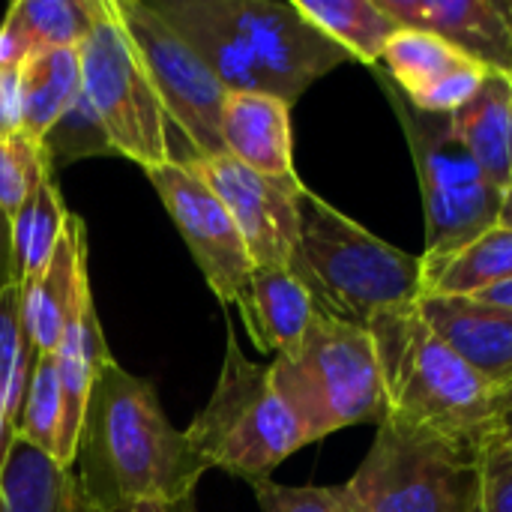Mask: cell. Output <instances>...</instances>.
Returning <instances> with one entry per match:
<instances>
[{"mask_svg": "<svg viewBox=\"0 0 512 512\" xmlns=\"http://www.w3.org/2000/svg\"><path fill=\"white\" fill-rule=\"evenodd\" d=\"M426 324L495 390L512 381V312L474 297L423 294L417 300Z\"/></svg>", "mask_w": 512, "mask_h": 512, "instance_id": "cell-15", "label": "cell"}, {"mask_svg": "<svg viewBox=\"0 0 512 512\" xmlns=\"http://www.w3.org/2000/svg\"><path fill=\"white\" fill-rule=\"evenodd\" d=\"M411 105L429 114H453L486 78V66L435 33L399 27L378 63Z\"/></svg>", "mask_w": 512, "mask_h": 512, "instance_id": "cell-13", "label": "cell"}, {"mask_svg": "<svg viewBox=\"0 0 512 512\" xmlns=\"http://www.w3.org/2000/svg\"><path fill=\"white\" fill-rule=\"evenodd\" d=\"M297 9L333 42L369 69L381 63L384 48L399 33V21L381 0H294Z\"/></svg>", "mask_w": 512, "mask_h": 512, "instance_id": "cell-25", "label": "cell"}, {"mask_svg": "<svg viewBox=\"0 0 512 512\" xmlns=\"http://www.w3.org/2000/svg\"><path fill=\"white\" fill-rule=\"evenodd\" d=\"M512 279V228L495 225L444 258H423V294L474 297Z\"/></svg>", "mask_w": 512, "mask_h": 512, "instance_id": "cell-24", "label": "cell"}, {"mask_svg": "<svg viewBox=\"0 0 512 512\" xmlns=\"http://www.w3.org/2000/svg\"><path fill=\"white\" fill-rule=\"evenodd\" d=\"M510 444L512 447V381L492 393V429L489 444Z\"/></svg>", "mask_w": 512, "mask_h": 512, "instance_id": "cell-34", "label": "cell"}, {"mask_svg": "<svg viewBox=\"0 0 512 512\" xmlns=\"http://www.w3.org/2000/svg\"><path fill=\"white\" fill-rule=\"evenodd\" d=\"M102 15V0H15L0 24V66L18 69L27 57L81 48Z\"/></svg>", "mask_w": 512, "mask_h": 512, "instance_id": "cell-19", "label": "cell"}, {"mask_svg": "<svg viewBox=\"0 0 512 512\" xmlns=\"http://www.w3.org/2000/svg\"><path fill=\"white\" fill-rule=\"evenodd\" d=\"M378 348L387 420L480 450L492 429V387L426 324L417 306L369 324Z\"/></svg>", "mask_w": 512, "mask_h": 512, "instance_id": "cell-3", "label": "cell"}, {"mask_svg": "<svg viewBox=\"0 0 512 512\" xmlns=\"http://www.w3.org/2000/svg\"><path fill=\"white\" fill-rule=\"evenodd\" d=\"M222 306L246 300L255 261L222 198L183 162L144 171Z\"/></svg>", "mask_w": 512, "mask_h": 512, "instance_id": "cell-11", "label": "cell"}, {"mask_svg": "<svg viewBox=\"0 0 512 512\" xmlns=\"http://www.w3.org/2000/svg\"><path fill=\"white\" fill-rule=\"evenodd\" d=\"M54 360H57L60 396H63V426H60V441H57L54 462L63 465V468H72L90 390H93L99 372L114 360L108 345H105V333H102V324H99V315H96L90 285L81 291L78 306L72 309V315H69V321L63 327Z\"/></svg>", "mask_w": 512, "mask_h": 512, "instance_id": "cell-16", "label": "cell"}, {"mask_svg": "<svg viewBox=\"0 0 512 512\" xmlns=\"http://www.w3.org/2000/svg\"><path fill=\"white\" fill-rule=\"evenodd\" d=\"M477 512H512V447L486 444L480 453Z\"/></svg>", "mask_w": 512, "mask_h": 512, "instance_id": "cell-32", "label": "cell"}, {"mask_svg": "<svg viewBox=\"0 0 512 512\" xmlns=\"http://www.w3.org/2000/svg\"><path fill=\"white\" fill-rule=\"evenodd\" d=\"M174 162L192 168L222 198L255 267L291 270L300 240V198L306 192V183L297 174H261L228 153L183 156Z\"/></svg>", "mask_w": 512, "mask_h": 512, "instance_id": "cell-12", "label": "cell"}, {"mask_svg": "<svg viewBox=\"0 0 512 512\" xmlns=\"http://www.w3.org/2000/svg\"><path fill=\"white\" fill-rule=\"evenodd\" d=\"M225 360L210 402L189 423L186 438L195 453L246 483L270 474L309 444L300 420L279 396L270 363H252L225 321Z\"/></svg>", "mask_w": 512, "mask_h": 512, "instance_id": "cell-6", "label": "cell"}, {"mask_svg": "<svg viewBox=\"0 0 512 512\" xmlns=\"http://www.w3.org/2000/svg\"><path fill=\"white\" fill-rule=\"evenodd\" d=\"M261 512H354L348 486H282L273 480L249 483Z\"/></svg>", "mask_w": 512, "mask_h": 512, "instance_id": "cell-31", "label": "cell"}, {"mask_svg": "<svg viewBox=\"0 0 512 512\" xmlns=\"http://www.w3.org/2000/svg\"><path fill=\"white\" fill-rule=\"evenodd\" d=\"M345 486L354 512H477L480 450L384 420Z\"/></svg>", "mask_w": 512, "mask_h": 512, "instance_id": "cell-8", "label": "cell"}, {"mask_svg": "<svg viewBox=\"0 0 512 512\" xmlns=\"http://www.w3.org/2000/svg\"><path fill=\"white\" fill-rule=\"evenodd\" d=\"M75 465L84 489L108 512L189 498L210 471L186 432L165 417L153 384L129 375L117 360L90 390Z\"/></svg>", "mask_w": 512, "mask_h": 512, "instance_id": "cell-1", "label": "cell"}, {"mask_svg": "<svg viewBox=\"0 0 512 512\" xmlns=\"http://www.w3.org/2000/svg\"><path fill=\"white\" fill-rule=\"evenodd\" d=\"M60 426H63V396H60V375H57V360L54 354H42L36 360L21 414H18V441L48 453L54 459L57 441H60Z\"/></svg>", "mask_w": 512, "mask_h": 512, "instance_id": "cell-28", "label": "cell"}, {"mask_svg": "<svg viewBox=\"0 0 512 512\" xmlns=\"http://www.w3.org/2000/svg\"><path fill=\"white\" fill-rule=\"evenodd\" d=\"M15 441H18L15 420H12L9 405H6V396H3V390H0V474H3V468H6V459H9Z\"/></svg>", "mask_w": 512, "mask_h": 512, "instance_id": "cell-36", "label": "cell"}, {"mask_svg": "<svg viewBox=\"0 0 512 512\" xmlns=\"http://www.w3.org/2000/svg\"><path fill=\"white\" fill-rule=\"evenodd\" d=\"M120 512H198V507H195V495H189L180 501H138Z\"/></svg>", "mask_w": 512, "mask_h": 512, "instance_id": "cell-37", "label": "cell"}, {"mask_svg": "<svg viewBox=\"0 0 512 512\" xmlns=\"http://www.w3.org/2000/svg\"><path fill=\"white\" fill-rule=\"evenodd\" d=\"M18 282L15 276V243H12V216L0 207V297Z\"/></svg>", "mask_w": 512, "mask_h": 512, "instance_id": "cell-35", "label": "cell"}, {"mask_svg": "<svg viewBox=\"0 0 512 512\" xmlns=\"http://www.w3.org/2000/svg\"><path fill=\"white\" fill-rule=\"evenodd\" d=\"M237 309L255 348L270 357L297 351L315 318L309 288L282 267H255L246 300Z\"/></svg>", "mask_w": 512, "mask_h": 512, "instance_id": "cell-20", "label": "cell"}, {"mask_svg": "<svg viewBox=\"0 0 512 512\" xmlns=\"http://www.w3.org/2000/svg\"><path fill=\"white\" fill-rule=\"evenodd\" d=\"M36 360L39 354L24 324V285L15 282L0 297V390L6 396V405L15 423L27 396Z\"/></svg>", "mask_w": 512, "mask_h": 512, "instance_id": "cell-27", "label": "cell"}, {"mask_svg": "<svg viewBox=\"0 0 512 512\" xmlns=\"http://www.w3.org/2000/svg\"><path fill=\"white\" fill-rule=\"evenodd\" d=\"M225 153L252 171L291 177L294 171V135L291 105L267 93H228L222 111Z\"/></svg>", "mask_w": 512, "mask_h": 512, "instance_id": "cell-18", "label": "cell"}, {"mask_svg": "<svg viewBox=\"0 0 512 512\" xmlns=\"http://www.w3.org/2000/svg\"><path fill=\"white\" fill-rule=\"evenodd\" d=\"M87 285V231L81 216L69 213L45 273L24 285V324L39 357L57 351L63 327Z\"/></svg>", "mask_w": 512, "mask_h": 512, "instance_id": "cell-17", "label": "cell"}, {"mask_svg": "<svg viewBox=\"0 0 512 512\" xmlns=\"http://www.w3.org/2000/svg\"><path fill=\"white\" fill-rule=\"evenodd\" d=\"M399 27L426 30L477 63L512 75V24L501 0H381Z\"/></svg>", "mask_w": 512, "mask_h": 512, "instance_id": "cell-14", "label": "cell"}, {"mask_svg": "<svg viewBox=\"0 0 512 512\" xmlns=\"http://www.w3.org/2000/svg\"><path fill=\"white\" fill-rule=\"evenodd\" d=\"M291 273L309 288L315 309L366 327L423 297V255H408L336 210L306 186L300 240Z\"/></svg>", "mask_w": 512, "mask_h": 512, "instance_id": "cell-4", "label": "cell"}, {"mask_svg": "<svg viewBox=\"0 0 512 512\" xmlns=\"http://www.w3.org/2000/svg\"><path fill=\"white\" fill-rule=\"evenodd\" d=\"M393 114L402 123L408 150L414 156L423 210H426V252L423 258H444L486 234L501 219L504 189H498L468 147L456 138L450 114H429L408 102L390 75L372 66Z\"/></svg>", "mask_w": 512, "mask_h": 512, "instance_id": "cell-7", "label": "cell"}, {"mask_svg": "<svg viewBox=\"0 0 512 512\" xmlns=\"http://www.w3.org/2000/svg\"><path fill=\"white\" fill-rule=\"evenodd\" d=\"M48 177H54V168L42 141L24 132L0 135V207L9 216H15Z\"/></svg>", "mask_w": 512, "mask_h": 512, "instance_id": "cell-30", "label": "cell"}, {"mask_svg": "<svg viewBox=\"0 0 512 512\" xmlns=\"http://www.w3.org/2000/svg\"><path fill=\"white\" fill-rule=\"evenodd\" d=\"M21 132L18 120V75L0 66V135Z\"/></svg>", "mask_w": 512, "mask_h": 512, "instance_id": "cell-33", "label": "cell"}, {"mask_svg": "<svg viewBox=\"0 0 512 512\" xmlns=\"http://www.w3.org/2000/svg\"><path fill=\"white\" fill-rule=\"evenodd\" d=\"M456 138L498 186L512 183V75L489 69L477 93L450 114Z\"/></svg>", "mask_w": 512, "mask_h": 512, "instance_id": "cell-21", "label": "cell"}, {"mask_svg": "<svg viewBox=\"0 0 512 512\" xmlns=\"http://www.w3.org/2000/svg\"><path fill=\"white\" fill-rule=\"evenodd\" d=\"M42 147L48 153L51 168L66 165V162H78V159H90V156H117L105 123L99 120V114L93 111V105L87 102L84 93L45 132Z\"/></svg>", "mask_w": 512, "mask_h": 512, "instance_id": "cell-29", "label": "cell"}, {"mask_svg": "<svg viewBox=\"0 0 512 512\" xmlns=\"http://www.w3.org/2000/svg\"><path fill=\"white\" fill-rule=\"evenodd\" d=\"M0 512H6V504H3V492H0Z\"/></svg>", "mask_w": 512, "mask_h": 512, "instance_id": "cell-41", "label": "cell"}, {"mask_svg": "<svg viewBox=\"0 0 512 512\" xmlns=\"http://www.w3.org/2000/svg\"><path fill=\"white\" fill-rule=\"evenodd\" d=\"M6 512H108L78 480L72 468L48 453L15 441L0 474Z\"/></svg>", "mask_w": 512, "mask_h": 512, "instance_id": "cell-22", "label": "cell"}, {"mask_svg": "<svg viewBox=\"0 0 512 512\" xmlns=\"http://www.w3.org/2000/svg\"><path fill=\"white\" fill-rule=\"evenodd\" d=\"M66 204L54 177L42 180L39 189L21 204L12 216V243H15V276L21 285L39 279L63 237L66 225Z\"/></svg>", "mask_w": 512, "mask_h": 512, "instance_id": "cell-26", "label": "cell"}, {"mask_svg": "<svg viewBox=\"0 0 512 512\" xmlns=\"http://www.w3.org/2000/svg\"><path fill=\"white\" fill-rule=\"evenodd\" d=\"M78 51L84 96L105 123L114 150L144 171L174 162L168 114L123 33L111 0H102V15Z\"/></svg>", "mask_w": 512, "mask_h": 512, "instance_id": "cell-9", "label": "cell"}, {"mask_svg": "<svg viewBox=\"0 0 512 512\" xmlns=\"http://www.w3.org/2000/svg\"><path fill=\"white\" fill-rule=\"evenodd\" d=\"M18 120L21 132L42 141L63 111L84 93L81 51L60 48L27 57L18 69Z\"/></svg>", "mask_w": 512, "mask_h": 512, "instance_id": "cell-23", "label": "cell"}, {"mask_svg": "<svg viewBox=\"0 0 512 512\" xmlns=\"http://www.w3.org/2000/svg\"><path fill=\"white\" fill-rule=\"evenodd\" d=\"M270 375L309 444L348 426L387 420L381 360L366 327L315 309L297 351L273 357Z\"/></svg>", "mask_w": 512, "mask_h": 512, "instance_id": "cell-5", "label": "cell"}, {"mask_svg": "<svg viewBox=\"0 0 512 512\" xmlns=\"http://www.w3.org/2000/svg\"><path fill=\"white\" fill-rule=\"evenodd\" d=\"M474 300L489 303V306H501V309H510L512 312V279H507V282H498V285H492V288H486V291L474 294Z\"/></svg>", "mask_w": 512, "mask_h": 512, "instance_id": "cell-38", "label": "cell"}, {"mask_svg": "<svg viewBox=\"0 0 512 512\" xmlns=\"http://www.w3.org/2000/svg\"><path fill=\"white\" fill-rule=\"evenodd\" d=\"M501 6H504V12H507V18H510L512 24V0H501Z\"/></svg>", "mask_w": 512, "mask_h": 512, "instance_id": "cell-40", "label": "cell"}, {"mask_svg": "<svg viewBox=\"0 0 512 512\" xmlns=\"http://www.w3.org/2000/svg\"><path fill=\"white\" fill-rule=\"evenodd\" d=\"M498 225H507V228H512V183H510V189L504 192V204H501V219H498Z\"/></svg>", "mask_w": 512, "mask_h": 512, "instance_id": "cell-39", "label": "cell"}, {"mask_svg": "<svg viewBox=\"0 0 512 512\" xmlns=\"http://www.w3.org/2000/svg\"><path fill=\"white\" fill-rule=\"evenodd\" d=\"M111 9L129 36L168 120L192 144L189 156H219L222 111L228 90L198 57V51L147 0H111Z\"/></svg>", "mask_w": 512, "mask_h": 512, "instance_id": "cell-10", "label": "cell"}, {"mask_svg": "<svg viewBox=\"0 0 512 512\" xmlns=\"http://www.w3.org/2000/svg\"><path fill=\"white\" fill-rule=\"evenodd\" d=\"M153 6L198 51L228 93H267L294 105L336 66L357 63L297 3L156 0Z\"/></svg>", "mask_w": 512, "mask_h": 512, "instance_id": "cell-2", "label": "cell"}]
</instances>
